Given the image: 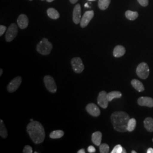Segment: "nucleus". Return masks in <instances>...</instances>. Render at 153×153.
<instances>
[{
  "label": "nucleus",
  "instance_id": "10",
  "mask_svg": "<svg viewBox=\"0 0 153 153\" xmlns=\"http://www.w3.org/2000/svg\"><path fill=\"white\" fill-rule=\"evenodd\" d=\"M94 16V12L93 10L86 11L81 18V20L80 22L81 27L82 28L86 27L91 21V20L93 19Z\"/></svg>",
  "mask_w": 153,
  "mask_h": 153
},
{
  "label": "nucleus",
  "instance_id": "32",
  "mask_svg": "<svg viewBox=\"0 0 153 153\" xmlns=\"http://www.w3.org/2000/svg\"><path fill=\"white\" fill-rule=\"evenodd\" d=\"M147 153H153V148H149L147 150Z\"/></svg>",
  "mask_w": 153,
  "mask_h": 153
},
{
  "label": "nucleus",
  "instance_id": "33",
  "mask_svg": "<svg viewBox=\"0 0 153 153\" xmlns=\"http://www.w3.org/2000/svg\"><path fill=\"white\" fill-rule=\"evenodd\" d=\"M78 153H85V149H80L79 150H78Z\"/></svg>",
  "mask_w": 153,
  "mask_h": 153
},
{
  "label": "nucleus",
  "instance_id": "29",
  "mask_svg": "<svg viewBox=\"0 0 153 153\" xmlns=\"http://www.w3.org/2000/svg\"><path fill=\"white\" fill-rule=\"evenodd\" d=\"M137 1L143 7H146L149 5V0H137Z\"/></svg>",
  "mask_w": 153,
  "mask_h": 153
},
{
  "label": "nucleus",
  "instance_id": "23",
  "mask_svg": "<svg viewBox=\"0 0 153 153\" xmlns=\"http://www.w3.org/2000/svg\"><path fill=\"white\" fill-rule=\"evenodd\" d=\"M64 135V131L62 130H57L52 131L50 134L49 137L52 139H57V138H60L63 137Z\"/></svg>",
  "mask_w": 153,
  "mask_h": 153
},
{
  "label": "nucleus",
  "instance_id": "31",
  "mask_svg": "<svg viewBox=\"0 0 153 153\" xmlns=\"http://www.w3.org/2000/svg\"><path fill=\"white\" fill-rule=\"evenodd\" d=\"M88 152L90 153H95L96 149L93 146H88Z\"/></svg>",
  "mask_w": 153,
  "mask_h": 153
},
{
  "label": "nucleus",
  "instance_id": "7",
  "mask_svg": "<svg viewBox=\"0 0 153 153\" xmlns=\"http://www.w3.org/2000/svg\"><path fill=\"white\" fill-rule=\"evenodd\" d=\"M71 64L74 71L76 73H81L85 69V66L82 60L79 57L73 58L71 60Z\"/></svg>",
  "mask_w": 153,
  "mask_h": 153
},
{
  "label": "nucleus",
  "instance_id": "22",
  "mask_svg": "<svg viewBox=\"0 0 153 153\" xmlns=\"http://www.w3.org/2000/svg\"><path fill=\"white\" fill-rule=\"evenodd\" d=\"M111 3V0H99V8L102 10H106Z\"/></svg>",
  "mask_w": 153,
  "mask_h": 153
},
{
  "label": "nucleus",
  "instance_id": "1",
  "mask_svg": "<svg viewBox=\"0 0 153 153\" xmlns=\"http://www.w3.org/2000/svg\"><path fill=\"white\" fill-rule=\"evenodd\" d=\"M27 131L35 144H39L44 141L45 137L44 127L38 121H31L27 126Z\"/></svg>",
  "mask_w": 153,
  "mask_h": 153
},
{
  "label": "nucleus",
  "instance_id": "21",
  "mask_svg": "<svg viewBox=\"0 0 153 153\" xmlns=\"http://www.w3.org/2000/svg\"><path fill=\"white\" fill-rule=\"evenodd\" d=\"M122 97V94L118 91H114L107 94V98L109 102H111L114 99L120 98Z\"/></svg>",
  "mask_w": 153,
  "mask_h": 153
},
{
  "label": "nucleus",
  "instance_id": "13",
  "mask_svg": "<svg viewBox=\"0 0 153 153\" xmlns=\"http://www.w3.org/2000/svg\"><path fill=\"white\" fill-rule=\"evenodd\" d=\"M137 103L140 106L153 107V99L148 97H142L138 99Z\"/></svg>",
  "mask_w": 153,
  "mask_h": 153
},
{
  "label": "nucleus",
  "instance_id": "28",
  "mask_svg": "<svg viewBox=\"0 0 153 153\" xmlns=\"http://www.w3.org/2000/svg\"><path fill=\"white\" fill-rule=\"evenodd\" d=\"M23 152L24 153H33V149L30 146L26 145L23 149Z\"/></svg>",
  "mask_w": 153,
  "mask_h": 153
},
{
  "label": "nucleus",
  "instance_id": "27",
  "mask_svg": "<svg viewBox=\"0 0 153 153\" xmlns=\"http://www.w3.org/2000/svg\"><path fill=\"white\" fill-rule=\"evenodd\" d=\"M123 148L120 145H117L115 146L113 150H112L111 153H123Z\"/></svg>",
  "mask_w": 153,
  "mask_h": 153
},
{
  "label": "nucleus",
  "instance_id": "42",
  "mask_svg": "<svg viewBox=\"0 0 153 153\" xmlns=\"http://www.w3.org/2000/svg\"><path fill=\"white\" fill-rule=\"evenodd\" d=\"M30 1H33V0H30Z\"/></svg>",
  "mask_w": 153,
  "mask_h": 153
},
{
  "label": "nucleus",
  "instance_id": "35",
  "mask_svg": "<svg viewBox=\"0 0 153 153\" xmlns=\"http://www.w3.org/2000/svg\"><path fill=\"white\" fill-rule=\"evenodd\" d=\"M2 73H3V71H2V69H0V76H2Z\"/></svg>",
  "mask_w": 153,
  "mask_h": 153
},
{
  "label": "nucleus",
  "instance_id": "39",
  "mask_svg": "<svg viewBox=\"0 0 153 153\" xmlns=\"http://www.w3.org/2000/svg\"><path fill=\"white\" fill-rule=\"evenodd\" d=\"M88 1H96V0H88Z\"/></svg>",
  "mask_w": 153,
  "mask_h": 153
},
{
  "label": "nucleus",
  "instance_id": "5",
  "mask_svg": "<svg viewBox=\"0 0 153 153\" xmlns=\"http://www.w3.org/2000/svg\"><path fill=\"white\" fill-rule=\"evenodd\" d=\"M44 82L45 87L49 92L55 93L57 91V88L53 77H52L51 76H44Z\"/></svg>",
  "mask_w": 153,
  "mask_h": 153
},
{
  "label": "nucleus",
  "instance_id": "25",
  "mask_svg": "<svg viewBox=\"0 0 153 153\" xmlns=\"http://www.w3.org/2000/svg\"><path fill=\"white\" fill-rule=\"evenodd\" d=\"M136 120L134 118L130 119L128 121V126H127V130L128 131H133L136 126Z\"/></svg>",
  "mask_w": 153,
  "mask_h": 153
},
{
  "label": "nucleus",
  "instance_id": "12",
  "mask_svg": "<svg viewBox=\"0 0 153 153\" xmlns=\"http://www.w3.org/2000/svg\"><path fill=\"white\" fill-rule=\"evenodd\" d=\"M73 20L75 24H79L81 20V8L79 4L75 6L73 12Z\"/></svg>",
  "mask_w": 153,
  "mask_h": 153
},
{
  "label": "nucleus",
  "instance_id": "4",
  "mask_svg": "<svg viewBox=\"0 0 153 153\" xmlns=\"http://www.w3.org/2000/svg\"><path fill=\"white\" fill-rule=\"evenodd\" d=\"M149 67L146 62H141L137 66L136 74L138 77L141 79H145L149 75Z\"/></svg>",
  "mask_w": 153,
  "mask_h": 153
},
{
  "label": "nucleus",
  "instance_id": "15",
  "mask_svg": "<svg viewBox=\"0 0 153 153\" xmlns=\"http://www.w3.org/2000/svg\"><path fill=\"white\" fill-rule=\"evenodd\" d=\"M126 50L124 47L121 45L116 46L113 51V55L115 57H121L125 55Z\"/></svg>",
  "mask_w": 153,
  "mask_h": 153
},
{
  "label": "nucleus",
  "instance_id": "26",
  "mask_svg": "<svg viewBox=\"0 0 153 153\" xmlns=\"http://www.w3.org/2000/svg\"><path fill=\"white\" fill-rule=\"evenodd\" d=\"M99 150L101 153H108L109 152V146L107 143H102L99 146Z\"/></svg>",
  "mask_w": 153,
  "mask_h": 153
},
{
  "label": "nucleus",
  "instance_id": "19",
  "mask_svg": "<svg viewBox=\"0 0 153 153\" xmlns=\"http://www.w3.org/2000/svg\"><path fill=\"white\" fill-rule=\"evenodd\" d=\"M47 14L52 19H57L60 17V14L54 8H49L47 10Z\"/></svg>",
  "mask_w": 153,
  "mask_h": 153
},
{
  "label": "nucleus",
  "instance_id": "6",
  "mask_svg": "<svg viewBox=\"0 0 153 153\" xmlns=\"http://www.w3.org/2000/svg\"><path fill=\"white\" fill-rule=\"evenodd\" d=\"M18 33V27L15 23H12L8 27L6 33L5 39L6 42H10L16 38Z\"/></svg>",
  "mask_w": 153,
  "mask_h": 153
},
{
  "label": "nucleus",
  "instance_id": "43",
  "mask_svg": "<svg viewBox=\"0 0 153 153\" xmlns=\"http://www.w3.org/2000/svg\"></svg>",
  "mask_w": 153,
  "mask_h": 153
},
{
  "label": "nucleus",
  "instance_id": "24",
  "mask_svg": "<svg viewBox=\"0 0 153 153\" xmlns=\"http://www.w3.org/2000/svg\"><path fill=\"white\" fill-rule=\"evenodd\" d=\"M0 136L4 138H6L7 137V131L4 124V121L2 120H0Z\"/></svg>",
  "mask_w": 153,
  "mask_h": 153
},
{
  "label": "nucleus",
  "instance_id": "38",
  "mask_svg": "<svg viewBox=\"0 0 153 153\" xmlns=\"http://www.w3.org/2000/svg\"><path fill=\"white\" fill-rule=\"evenodd\" d=\"M131 153H136L137 152H135L134 150H133V151H131Z\"/></svg>",
  "mask_w": 153,
  "mask_h": 153
},
{
  "label": "nucleus",
  "instance_id": "9",
  "mask_svg": "<svg viewBox=\"0 0 153 153\" xmlns=\"http://www.w3.org/2000/svg\"><path fill=\"white\" fill-rule=\"evenodd\" d=\"M109 100L107 98V93L105 91H102L99 93L98 97V104L102 108L105 109L107 108Z\"/></svg>",
  "mask_w": 153,
  "mask_h": 153
},
{
  "label": "nucleus",
  "instance_id": "40",
  "mask_svg": "<svg viewBox=\"0 0 153 153\" xmlns=\"http://www.w3.org/2000/svg\"><path fill=\"white\" fill-rule=\"evenodd\" d=\"M33 119H31V120H30V121H33Z\"/></svg>",
  "mask_w": 153,
  "mask_h": 153
},
{
  "label": "nucleus",
  "instance_id": "11",
  "mask_svg": "<svg viewBox=\"0 0 153 153\" xmlns=\"http://www.w3.org/2000/svg\"><path fill=\"white\" fill-rule=\"evenodd\" d=\"M88 113L94 117H98L100 115V111L98 107L94 103H89L86 107Z\"/></svg>",
  "mask_w": 153,
  "mask_h": 153
},
{
  "label": "nucleus",
  "instance_id": "14",
  "mask_svg": "<svg viewBox=\"0 0 153 153\" xmlns=\"http://www.w3.org/2000/svg\"><path fill=\"white\" fill-rule=\"evenodd\" d=\"M17 23L20 28H26L28 25V18L27 16L25 14H21L18 18Z\"/></svg>",
  "mask_w": 153,
  "mask_h": 153
},
{
  "label": "nucleus",
  "instance_id": "41",
  "mask_svg": "<svg viewBox=\"0 0 153 153\" xmlns=\"http://www.w3.org/2000/svg\"><path fill=\"white\" fill-rule=\"evenodd\" d=\"M41 1H44V0H41Z\"/></svg>",
  "mask_w": 153,
  "mask_h": 153
},
{
  "label": "nucleus",
  "instance_id": "18",
  "mask_svg": "<svg viewBox=\"0 0 153 153\" xmlns=\"http://www.w3.org/2000/svg\"><path fill=\"white\" fill-rule=\"evenodd\" d=\"M143 124L146 131L149 132L153 131V119L152 117H147L143 121Z\"/></svg>",
  "mask_w": 153,
  "mask_h": 153
},
{
  "label": "nucleus",
  "instance_id": "2",
  "mask_svg": "<svg viewBox=\"0 0 153 153\" xmlns=\"http://www.w3.org/2000/svg\"><path fill=\"white\" fill-rule=\"evenodd\" d=\"M129 116L123 111H116L111 116V120L115 131L121 133L128 131L127 126Z\"/></svg>",
  "mask_w": 153,
  "mask_h": 153
},
{
  "label": "nucleus",
  "instance_id": "17",
  "mask_svg": "<svg viewBox=\"0 0 153 153\" xmlns=\"http://www.w3.org/2000/svg\"><path fill=\"white\" fill-rule=\"evenodd\" d=\"M131 84L132 86L138 92H142L145 90V88L143 86V85L141 82L140 81L134 79L131 80Z\"/></svg>",
  "mask_w": 153,
  "mask_h": 153
},
{
  "label": "nucleus",
  "instance_id": "8",
  "mask_svg": "<svg viewBox=\"0 0 153 153\" xmlns=\"http://www.w3.org/2000/svg\"><path fill=\"white\" fill-rule=\"evenodd\" d=\"M22 83V78L18 76L11 80L7 86V90L9 93H14L19 88Z\"/></svg>",
  "mask_w": 153,
  "mask_h": 153
},
{
  "label": "nucleus",
  "instance_id": "36",
  "mask_svg": "<svg viewBox=\"0 0 153 153\" xmlns=\"http://www.w3.org/2000/svg\"><path fill=\"white\" fill-rule=\"evenodd\" d=\"M126 153V149H124L123 148V153Z\"/></svg>",
  "mask_w": 153,
  "mask_h": 153
},
{
  "label": "nucleus",
  "instance_id": "3",
  "mask_svg": "<svg viewBox=\"0 0 153 153\" xmlns=\"http://www.w3.org/2000/svg\"><path fill=\"white\" fill-rule=\"evenodd\" d=\"M52 48V44L49 42L47 38L42 39L36 47L37 51L40 54L43 55H49Z\"/></svg>",
  "mask_w": 153,
  "mask_h": 153
},
{
  "label": "nucleus",
  "instance_id": "16",
  "mask_svg": "<svg viewBox=\"0 0 153 153\" xmlns=\"http://www.w3.org/2000/svg\"><path fill=\"white\" fill-rule=\"evenodd\" d=\"M102 139V134L100 131H97L93 133L91 137L92 142L97 146H99L101 144Z\"/></svg>",
  "mask_w": 153,
  "mask_h": 153
},
{
  "label": "nucleus",
  "instance_id": "34",
  "mask_svg": "<svg viewBox=\"0 0 153 153\" xmlns=\"http://www.w3.org/2000/svg\"><path fill=\"white\" fill-rule=\"evenodd\" d=\"M78 0H70V2H71V4H76V2L78 1Z\"/></svg>",
  "mask_w": 153,
  "mask_h": 153
},
{
  "label": "nucleus",
  "instance_id": "20",
  "mask_svg": "<svg viewBox=\"0 0 153 153\" xmlns=\"http://www.w3.org/2000/svg\"><path fill=\"white\" fill-rule=\"evenodd\" d=\"M126 18L130 21H134L138 16V13L137 11L127 10L125 13Z\"/></svg>",
  "mask_w": 153,
  "mask_h": 153
},
{
  "label": "nucleus",
  "instance_id": "37",
  "mask_svg": "<svg viewBox=\"0 0 153 153\" xmlns=\"http://www.w3.org/2000/svg\"><path fill=\"white\" fill-rule=\"evenodd\" d=\"M47 2H52V1H53L54 0H46Z\"/></svg>",
  "mask_w": 153,
  "mask_h": 153
},
{
  "label": "nucleus",
  "instance_id": "30",
  "mask_svg": "<svg viewBox=\"0 0 153 153\" xmlns=\"http://www.w3.org/2000/svg\"><path fill=\"white\" fill-rule=\"evenodd\" d=\"M7 28L5 26L3 25H1L0 26V36H2V35L5 33L6 30Z\"/></svg>",
  "mask_w": 153,
  "mask_h": 153
}]
</instances>
